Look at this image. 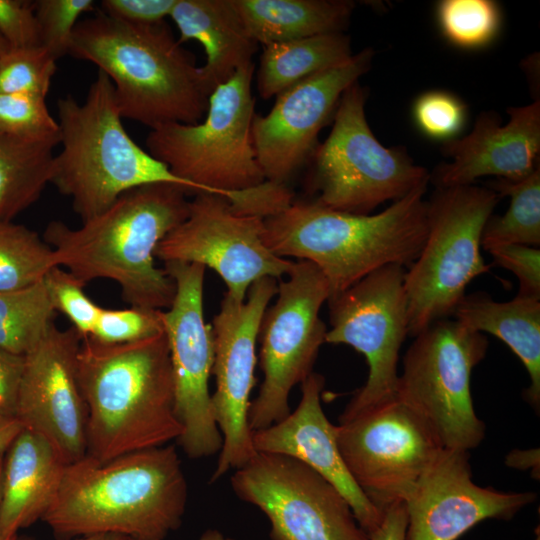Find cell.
<instances>
[{
  "instance_id": "obj_31",
  "label": "cell",
  "mask_w": 540,
  "mask_h": 540,
  "mask_svg": "<svg viewBox=\"0 0 540 540\" xmlns=\"http://www.w3.org/2000/svg\"><path fill=\"white\" fill-rule=\"evenodd\" d=\"M55 266L53 250L37 232L0 221V292L30 286Z\"/></svg>"
},
{
  "instance_id": "obj_12",
  "label": "cell",
  "mask_w": 540,
  "mask_h": 540,
  "mask_svg": "<svg viewBox=\"0 0 540 540\" xmlns=\"http://www.w3.org/2000/svg\"><path fill=\"white\" fill-rule=\"evenodd\" d=\"M405 267L384 266L328 299L331 328L325 342L346 344L364 355L366 383L354 394L339 423L397 398L400 348L408 335Z\"/></svg>"
},
{
  "instance_id": "obj_25",
  "label": "cell",
  "mask_w": 540,
  "mask_h": 540,
  "mask_svg": "<svg viewBox=\"0 0 540 540\" xmlns=\"http://www.w3.org/2000/svg\"><path fill=\"white\" fill-rule=\"evenodd\" d=\"M453 316L467 327L502 340L521 360L530 385L524 392L528 403L540 408V300L517 296L497 302L488 294L465 295Z\"/></svg>"
},
{
  "instance_id": "obj_46",
  "label": "cell",
  "mask_w": 540,
  "mask_h": 540,
  "mask_svg": "<svg viewBox=\"0 0 540 540\" xmlns=\"http://www.w3.org/2000/svg\"><path fill=\"white\" fill-rule=\"evenodd\" d=\"M199 540H235V539L224 535L221 531L217 529L211 528V529L205 530L201 534Z\"/></svg>"
},
{
  "instance_id": "obj_28",
  "label": "cell",
  "mask_w": 540,
  "mask_h": 540,
  "mask_svg": "<svg viewBox=\"0 0 540 540\" xmlns=\"http://www.w3.org/2000/svg\"><path fill=\"white\" fill-rule=\"evenodd\" d=\"M57 145L0 134V221H12L38 201L51 182Z\"/></svg>"
},
{
  "instance_id": "obj_6",
  "label": "cell",
  "mask_w": 540,
  "mask_h": 540,
  "mask_svg": "<svg viewBox=\"0 0 540 540\" xmlns=\"http://www.w3.org/2000/svg\"><path fill=\"white\" fill-rule=\"evenodd\" d=\"M113 85L101 70L84 102L57 100L61 151L54 156L50 184L71 199L82 222L108 209L139 186L169 183L196 194L194 187L141 148L127 133Z\"/></svg>"
},
{
  "instance_id": "obj_35",
  "label": "cell",
  "mask_w": 540,
  "mask_h": 540,
  "mask_svg": "<svg viewBox=\"0 0 540 540\" xmlns=\"http://www.w3.org/2000/svg\"><path fill=\"white\" fill-rule=\"evenodd\" d=\"M94 0H36L34 11L41 47L55 60L69 54L72 36L81 15L95 10Z\"/></svg>"
},
{
  "instance_id": "obj_30",
  "label": "cell",
  "mask_w": 540,
  "mask_h": 540,
  "mask_svg": "<svg viewBox=\"0 0 540 540\" xmlns=\"http://www.w3.org/2000/svg\"><path fill=\"white\" fill-rule=\"evenodd\" d=\"M56 312L44 278L0 292V347L24 356L54 324Z\"/></svg>"
},
{
  "instance_id": "obj_10",
  "label": "cell",
  "mask_w": 540,
  "mask_h": 540,
  "mask_svg": "<svg viewBox=\"0 0 540 540\" xmlns=\"http://www.w3.org/2000/svg\"><path fill=\"white\" fill-rule=\"evenodd\" d=\"M487 349L483 333L445 318L418 333L403 357L397 397L428 421L444 448L469 452L484 439L470 383Z\"/></svg>"
},
{
  "instance_id": "obj_33",
  "label": "cell",
  "mask_w": 540,
  "mask_h": 540,
  "mask_svg": "<svg viewBox=\"0 0 540 540\" xmlns=\"http://www.w3.org/2000/svg\"><path fill=\"white\" fill-rule=\"evenodd\" d=\"M56 61L43 47L10 49L0 58V93L46 99Z\"/></svg>"
},
{
  "instance_id": "obj_42",
  "label": "cell",
  "mask_w": 540,
  "mask_h": 540,
  "mask_svg": "<svg viewBox=\"0 0 540 540\" xmlns=\"http://www.w3.org/2000/svg\"><path fill=\"white\" fill-rule=\"evenodd\" d=\"M24 356L0 347V417H15Z\"/></svg>"
},
{
  "instance_id": "obj_27",
  "label": "cell",
  "mask_w": 540,
  "mask_h": 540,
  "mask_svg": "<svg viewBox=\"0 0 540 540\" xmlns=\"http://www.w3.org/2000/svg\"><path fill=\"white\" fill-rule=\"evenodd\" d=\"M263 47L257 71V89L263 99L277 96L353 55L350 37L343 32L273 43Z\"/></svg>"
},
{
  "instance_id": "obj_1",
  "label": "cell",
  "mask_w": 540,
  "mask_h": 540,
  "mask_svg": "<svg viewBox=\"0 0 540 540\" xmlns=\"http://www.w3.org/2000/svg\"><path fill=\"white\" fill-rule=\"evenodd\" d=\"M187 481L173 445L101 462L85 455L67 464L42 518L57 540L114 534L164 540L183 520Z\"/></svg>"
},
{
  "instance_id": "obj_8",
  "label": "cell",
  "mask_w": 540,
  "mask_h": 540,
  "mask_svg": "<svg viewBox=\"0 0 540 540\" xmlns=\"http://www.w3.org/2000/svg\"><path fill=\"white\" fill-rule=\"evenodd\" d=\"M501 196L474 185L437 187L427 201L428 232L404 276L408 335L453 316L468 284L489 271L481 236Z\"/></svg>"
},
{
  "instance_id": "obj_14",
  "label": "cell",
  "mask_w": 540,
  "mask_h": 540,
  "mask_svg": "<svg viewBox=\"0 0 540 540\" xmlns=\"http://www.w3.org/2000/svg\"><path fill=\"white\" fill-rule=\"evenodd\" d=\"M231 487L266 515L270 540H370L344 496L292 457L257 452L236 469Z\"/></svg>"
},
{
  "instance_id": "obj_2",
  "label": "cell",
  "mask_w": 540,
  "mask_h": 540,
  "mask_svg": "<svg viewBox=\"0 0 540 540\" xmlns=\"http://www.w3.org/2000/svg\"><path fill=\"white\" fill-rule=\"evenodd\" d=\"M188 194L186 188L169 183L139 186L78 228L50 221L43 240L53 250L56 265L84 284L109 279L119 285L130 306L168 309L175 284L156 267L155 250L187 218Z\"/></svg>"
},
{
  "instance_id": "obj_47",
  "label": "cell",
  "mask_w": 540,
  "mask_h": 540,
  "mask_svg": "<svg viewBox=\"0 0 540 540\" xmlns=\"http://www.w3.org/2000/svg\"><path fill=\"white\" fill-rule=\"evenodd\" d=\"M120 536L114 534H96L85 537H78L70 540H118ZM16 540H34L29 538H18Z\"/></svg>"
},
{
  "instance_id": "obj_4",
  "label": "cell",
  "mask_w": 540,
  "mask_h": 540,
  "mask_svg": "<svg viewBox=\"0 0 540 540\" xmlns=\"http://www.w3.org/2000/svg\"><path fill=\"white\" fill-rule=\"evenodd\" d=\"M427 186L377 214H353L315 201H292L264 219L263 241L281 258L313 263L334 297L387 265L410 266L428 232Z\"/></svg>"
},
{
  "instance_id": "obj_23",
  "label": "cell",
  "mask_w": 540,
  "mask_h": 540,
  "mask_svg": "<svg viewBox=\"0 0 540 540\" xmlns=\"http://www.w3.org/2000/svg\"><path fill=\"white\" fill-rule=\"evenodd\" d=\"M67 463L41 435L22 429L4 453L0 529L4 540L42 520L59 491Z\"/></svg>"
},
{
  "instance_id": "obj_5",
  "label": "cell",
  "mask_w": 540,
  "mask_h": 540,
  "mask_svg": "<svg viewBox=\"0 0 540 540\" xmlns=\"http://www.w3.org/2000/svg\"><path fill=\"white\" fill-rule=\"evenodd\" d=\"M69 55L108 76L122 118L152 129L195 124L207 112L210 94L200 67L165 21L134 25L99 11L78 22Z\"/></svg>"
},
{
  "instance_id": "obj_17",
  "label": "cell",
  "mask_w": 540,
  "mask_h": 540,
  "mask_svg": "<svg viewBox=\"0 0 540 540\" xmlns=\"http://www.w3.org/2000/svg\"><path fill=\"white\" fill-rule=\"evenodd\" d=\"M276 293V279L260 278L251 284L244 301L225 294L213 318L216 390L211 400L222 447L210 483L242 467L257 453L248 422L256 383V342L264 312Z\"/></svg>"
},
{
  "instance_id": "obj_41",
  "label": "cell",
  "mask_w": 540,
  "mask_h": 540,
  "mask_svg": "<svg viewBox=\"0 0 540 540\" xmlns=\"http://www.w3.org/2000/svg\"><path fill=\"white\" fill-rule=\"evenodd\" d=\"M177 0H103L104 14L134 25H152L169 17Z\"/></svg>"
},
{
  "instance_id": "obj_24",
  "label": "cell",
  "mask_w": 540,
  "mask_h": 540,
  "mask_svg": "<svg viewBox=\"0 0 540 540\" xmlns=\"http://www.w3.org/2000/svg\"><path fill=\"white\" fill-rule=\"evenodd\" d=\"M182 44L198 41L206 61L200 67L209 94L228 81L241 67L253 63L258 49L232 0H177L170 16Z\"/></svg>"
},
{
  "instance_id": "obj_3",
  "label": "cell",
  "mask_w": 540,
  "mask_h": 540,
  "mask_svg": "<svg viewBox=\"0 0 540 540\" xmlns=\"http://www.w3.org/2000/svg\"><path fill=\"white\" fill-rule=\"evenodd\" d=\"M77 376L87 409V455L105 462L182 435L164 331L124 344L82 338Z\"/></svg>"
},
{
  "instance_id": "obj_50",
  "label": "cell",
  "mask_w": 540,
  "mask_h": 540,
  "mask_svg": "<svg viewBox=\"0 0 540 540\" xmlns=\"http://www.w3.org/2000/svg\"><path fill=\"white\" fill-rule=\"evenodd\" d=\"M118 540H131L130 538H127V537H122L120 536Z\"/></svg>"
},
{
  "instance_id": "obj_45",
  "label": "cell",
  "mask_w": 540,
  "mask_h": 540,
  "mask_svg": "<svg viewBox=\"0 0 540 540\" xmlns=\"http://www.w3.org/2000/svg\"><path fill=\"white\" fill-rule=\"evenodd\" d=\"M22 429L15 417H0V454L5 453Z\"/></svg>"
},
{
  "instance_id": "obj_40",
  "label": "cell",
  "mask_w": 540,
  "mask_h": 540,
  "mask_svg": "<svg viewBox=\"0 0 540 540\" xmlns=\"http://www.w3.org/2000/svg\"><path fill=\"white\" fill-rule=\"evenodd\" d=\"M0 34L11 49L41 47L34 1L0 0Z\"/></svg>"
},
{
  "instance_id": "obj_49",
  "label": "cell",
  "mask_w": 540,
  "mask_h": 540,
  "mask_svg": "<svg viewBox=\"0 0 540 540\" xmlns=\"http://www.w3.org/2000/svg\"><path fill=\"white\" fill-rule=\"evenodd\" d=\"M3 458H4V453L0 454V483H1V473H2ZM0 540H4L3 536H2V533H1V529H0Z\"/></svg>"
},
{
  "instance_id": "obj_38",
  "label": "cell",
  "mask_w": 540,
  "mask_h": 540,
  "mask_svg": "<svg viewBox=\"0 0 540 540\" xmlns=\"http://www.w3.org/2000/svg\"><path fill=\"white\" fill-rule=\"evenodd\" d=\"M44 280L56 311L63 313L77 332L88 337L98 319L102 307L94 303L84 292V284L66 269L55 266Z\"/></svg>"
},
{
  "instance_id": "obj_19",
  "label": "cell",
  "mask_w": 540,
  "mask_h": 540,
  "mask_svg": "<svg viewBox=\"0 0 540 540\" xmlns=\"http://www.w3.org/2000/svg\"><path fill=\"white\" fill-rule=\"evenodd\" d=\"M82 336L55 323L24 355L15 418L70 464L87 454V409L77 376Z\"/></svg>"
},
{
  "instance_id": "obj_26",
  "label": "cell",
  "mask_w": 540,
  "mask_h": 540,
  "mask_svg": "<svg viewBox=\"0 0 540 540\" xmlns=\"http://www.w3.org/2000/svg\"><path fill=\"white\" fill-rule=\"evenodd\" d=\"M250 36L263 46L339 33L355 4L348 0H232Z\"/></svg>"
},
{
  "instance_id": "obj_9",
  "label": "cell",
  "mask_w": 540,
  "mask_h": 540,
  "mask_svg": "<svg viewBox=\"0 0 540 540\" xmlns=\"http://www.w3.org/2000/svg\"><path fill=\"white\" fill-rule=\"evenodd\" d=\"M365 90L355 82L342 94L332 129L311 155L310 190L325 207L370 214L380 204L397 201L427 186L431 175L401 147H385L365 115Z\"/></svg>"
},
{
  "instance_id": "obj_20",
  "label": "cell",
  "mask_w": 540,
  "mask_h": 540,
  "mask_svg": "<svg viewBox=\"0 0 540 540\" xmlns=\"http://www.w3.org/2000/svg\"><path fill=\"white\" fill-rule=\"evenodd\" d=\"M536 499L475 484L469 452L444 448L405 499L406 540H457L486 519H512Z\"/></svg>"
},
{
  "instance_id": "obj_43",
  "label": "cell",
  "mask_w": 540,
  "mask_h": 540,
  "mask_svg": "<svg viewBox=\"0 0 540 540\" xmlns=\"http://www.w3.org/2000/svg\"><path fill=\"white\" fill-rule=\"evenodd\" d=\"M408 515L405 501L397 500L383 510L379 526L369 533L370 540H406Z\"/></svg>"
},
{
  "instance_id": "obj_32",
  "label": "cell",
  "mask_w": 540,
  "mask_h": 540,
  "mask_svg": "<svg viewBox=\"0 0 540 540\" xmlns=\"http://www.w3.org/2000/svg\"><path fill=\"white\" fill-rule=\"evenodd\" d=\"M436 16L444 37L463 49H479L490 44L501 25V12L491 0H443Z\"/></svg>"
},
{
  "instance_id": "obj_37",
  "label": "cell",
  "mask_w": 540,
  "mask_h": 540,
  "mask_svg": "<svg viewBox=\"0 0 540 540\" xmlns=\"http://www.w3.org/2000/svg\"><path fill=\"white\" fill-rule=\"evenodd\" d=\"M162 310L130 307L101 308L88 336L104 344H124L146 339L163 332Z\"/></svg>"
},
{
  "instance_id": "obj_13",
  "label": "cell",
  "mask_w": 540,
  "mask_h": 540,
  "mask_svg": "<svg viewBox=\"0 0 540 540\" xmlns=\"http://www.w3.org/2000/svg\"><path fill=\"white\" fill-rule=\"evenodd\" d=\"M345 465L382 512L409 496L444 449L428 421L398 397L336 425Z\"/></svg>"
},
{
  "instance_id": "obj_34",
  "label": "cell",
  "mask_w": 540,
  "mask_h": 540,
  "mask_svg": "<svg viewBox=\"0 0 540 540\" xmlns=\"http://www.w3.org/2000/svg\"><path fill=\"white\" fill-rule=\"evenodd\" d=\"M0 134L60 143L58 122L46 99L28 95L0 93Z\"/></svg>"
},
{
  "instance_id": "obj_22",
  "label": "cell",
  "mask_w": 540,
  "mask_h": 540,
  "mask_svg": "<svg viewBox=\"0 0 540 540\" xmlns=\"http://www.w3.org/2000/svg\"><path fill=\"white\" fill-rule=\"evenodd\" d=\"M507 112L505 125H501L499 115L484 112L469 134L444 143L443 151L451 161L436 169L433 180L437 187L472 185L484 176L516 181L537 168L540 101L511 107Z\"/></svg>"
},
{
  "instance_id": "obj_36",
  "label": "cell",
  "mask_w": 540,
  "mask_h": 540,
  "mask_svg": "<svg viewBox=\"0 0 540 540\" xmlns=\"http://www.w3.org/2000/svg\"><path fill=\"white\" fill-rule=\"evenodd\" d=\"M413 119L428 138L444 143L456 139L467 120V108L456 95L441 90L428 91L414 102Z\"/></svg>"
},
{
  "instance_id": "obj_11",
  "label": "cell",
  "mask_w": 540,
  "mask_h": 540,
  "mask_svg": "<svg viewBox=\"0 0 540 540\" xmlns=\"http://www.w3.org/2000/svg\"><path fill=\"white\" fill-rule=\"evenodd\" d=\"M288 278L277 285V299L262 317L260 367L264 378L251 402L248 422L252 432L265 429L287 417L289 394L313 371L326 325L320 318L330 296L329 284L311 262L297 260Z\"/></svg>"
},
{
  "instance_id": "obj_16",
  "label": "cell",
  "mask_w": 540,
  "mask_h": 540,
  "mask_svg": "<svg viewBox=\"0 0 540 540\" xmlns=\"http://www.w3.org/2000/svg\"><path fill=\"white\" fill-rule=\"evenodd\" d=\"M263 231L264 219L236 211L226 197L199 192L189 201L187 218L158 244L155 258L208 267L224 281L227 296L244 301L253 282L281 280L294 264L265 245Z\"/></svg>"
},
{
  "instance_id": "obj_44",
  "label": "cell",
  "mask_w": 540,
  "mask_h": 540,
  "mask_svg": "<svg viewBox=\"0 0 540 540\" xmlns=\"http://www.w3.org/2000/svg\"><path fill=\"white\" fill-rule=\"evenodd\" d=\"M506 464L517 469H532L539 476V450H513L506 457Z\"/></svg>"
},
{
  "instance_id": "obj_48",
  "label": "cell",
  "mask_w": 540,
  "mask_h": 540,
  "mask_svg": "<svg viewBox=\"0 0 540 540\" xmlns=\"http://www.w3.org/2000/svg\"><path fill=\"white\" fill-rule=\"evenodd\" d=\"M10 46L7 41L0 34V58L10 50Z\"/></svg>"
},
{
  "instance_id": "obj_21",
  "label": "cell",
  "mask_w": 540,
  "mask_h": 540,
  "mask_svg": "<svg viewBox=\"0 0 540 540\" xmlns=\"http://www.w3.org/2000/svg\"><path fill=\"white\" fill-rule=\"evenodd\" d=\"M325 379L312 372L301 383V399L287 417L265 429L252 432L256 452L292 457L329 481L347 500L358 523L367 532L382 521L383 512L364 494L349 473L340 453L336 425L325 415L321 394Z\"/></svg>"
},
{
  "instance_id": "obj_29",
  "label": "cell",
  "mask_w": 540,
  "mask_h": 540,
  "mask_svg": "<svg viewBox=\"0 0 540 540\" xmlns=\"http://www.w3.org/2000/svg\"><path fill=\"white\" fill-rule=\"evenodd\" d=\"M501 197L509 196L510 205L503 216L490 217L481 236V246L521 244L540 245V169L516 181L498 179L490 187Z\"/></svg>"
},
{
  "instance_id": "obj_15",
  "label": "cell",
  "mask_w": 540,
  "mask_h": 540,
  "mask_svg": "<svg viewBox=\"0 0 540 540\" xmlns=\"http://www.w3.org/2000/svg\"><path fill=\"white\" fill-rule=\"evenodd\" d=\"M164 264L175 284L174 299L168 310H162V321L170 354L175 411L183 427L177 442L192 459L210 457L220 452L222 436L209 391L214 338L203 312L206 268L197 263Z\"/></svg>"
},
{
  "instance_id": "obj_7",
  "label": "cell",
  "mask_w": 540,
  "mask_h": 540,
  "mask_svg": "<svg viewBox=\"0 0 540 540\" xmlns=\"http://www.w3.org/2000/svg\"><path fill=\"white\" fill-rule=\"evenodd\" d=\"M255 65L238 69L209 96L205 119L171 122L150 129L147 151L196 193L226 197L242 213L252 208L256 188L265 182L252 141Z\"/></svg>"
},
{
  "instance_id": "obj_18",
  "label": "cell",
  "mask_w": 540,
  "mask_h": 540,
  "mask_svg": "<svg viewBox=\"0 0 540 540\" xmlns=\"http://www.w3.org/2000/svg\"><path fill=\"white\" fill-rule=\"evenodd\" d=\"M373 56L365 48L277 95L266 115H254L252 141L266 181L286 184L310 159L343 92L369 70Z\"/></svg>"
},
{
  "instance_id": "obj_39",
  "label": "cell",
  "mask_w": 540,
  "mask_h": 540,
  "mask_svg": "<svg viewBox=\"0 0 540 540\" xmlns=\"http://www.w3.org/2000/svg\"><path fill=\"white\" fill-rule=\"evenodd\" d=\"M487 251L501 267L511 271L519 280L517 296L540 300L539 248L506 244L493 246Z\"/></svg>"
}]
</instances>
